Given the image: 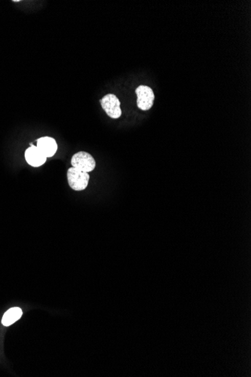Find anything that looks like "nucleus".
Masks as SVG:
<instances>
[{"label": "nucleus", "instance_id": "39448f33", "mask_svg": "<svg viewBox=\"0 0 251 377\" xmlns=\"http://www.w3.org/2000/svg\"><path fill=\"white\" fill-rule=\"evenodd\" d=\"M25 156L26 161L28 163L29 165L33 167H41L47 161V158L35 145H32L31 147L27 148L26 150Z\"/></svg>", "mask_w": 251, "mask_h": 377}, {"label": "nucleus", "instance_id": "423d86ee", "mask_svg": "<svg viewBox=\"0 0 251 377\" xmlns=\"http://www.w3.org/2000/svg\"><path fill=\"white\" fill-rule=\"evenodd\" d=\"M36 147L46 158H51L57 151V143L52 137H44L38 139Z\"/></svg>", "mask_w": 251, "mask_h": 377}, {"label": "nucleus", "instance_id": "f257e3e1", "mask_svg": "<svg viewBox=\"0 0 251 377\" xmlns=\"http://www.w3.org/2000/svg\"><path fill=\"white\" fill-rule=\"evenodd\" d=\"M67 180L72 189L76 191H84L89 183V175L88 172L72 167L67 171Z\"/></svg>", "mask_w": 251, "mask_h": 377}, {"label": "nucleus", "instance_id": "20e7f679", "mask_svg": "<svg viewBox=\"0 0 251 377\" xmlns=\"http://www.w3.org/2000/svg\"><path fill=\"white\" fill-rule=\"evenodd\" d=\"M137 95V106L143 111L151 109L154 102V93L151 87L140 85L135 90Z\"/></svg>", "mask_w": 251, "mask_h": 377}, {"label": "nucleus", "instance_id": "7ed1b4c3", "mask_svg": "<svg viewBox=\"0 0 251 377\" xmlns=\"http://www.w3.org/2000/svg\"><path fill=\"white\" fill-rule=\"evenodd\" d=\"M73 167L89 172L94 170L96 167V161L94 157L86 151H79L73 156L71 159Z\"/></svg>", "mask_w": 251, "mask_h": 377}, {"label": "nucleus", "instance_id": "f03ea898", "mask_svg": "<svg viewBox=\"0 0 251 377\" xmlns=\"http://www.w3.org/2000/svg\"><path fill=\"white\" fill-rule=\"evenodd\" d=\"M102 108L105 110L108 117L113 119H118L122 115L121 108V102L116 95L113 94H106L100 100Z\"/></svg>", "mask_w": 251, "mask_h": 377}, {"label": "nucleus", "instance_id": "0eeeda50", "mask_svg": "<svg viewBox=\"0 0 251 377\" xmlns=\"http://www.w3.org/2000/svg\"><path fill=\"white\" fill-rule=\"evenodd\" d=\"M23 312L21 309L19 307H13L5 313L2 319V324L3 325L8 327V326L12 325L14 322L21 318Z\"/></svg>", "mask_w": 251, "mask_h": 377}]
</instances>
